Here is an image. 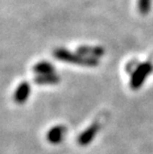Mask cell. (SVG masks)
I'll return each instance as SVG.
<instances>
[{
    "mask_svg": "<svg viewBox=\"0 0 153 154\" xmlns=\"http://www.w3.org/2000/svg\"><path fill=\"white\" fill-rule=\"evenodd\" d=\"M54 57L65 63H70L74 65L84 67H96L99 65V60L96 58H90L87 56H84L80 53H73L67 49L59 48L54 51Z\"/></svg>",
    "mask_w": 153,
    "mask_h": 154,
    "instance_id": "obj_1",
    "label": "cell"
},
{
    "mask_svg": "<svg viewBox=\"0 0 153 154\" xmlns=\"http://www.w3.org/2000/svg\"><path fill=\"white\" fill-rule=\"evenodd\" d=\"M152 64L150 62L139 64L137 68L132 72L131 78H130L129 86L133 91H136L142 87L144 82L147 79L148 75L152 72Z\"/></svg>",
    "mask_w": 153,
    "mask_h": 154,
    "instance_id": "obj_2",
    "label": "cell"
},
{
    "mask_svg": "<svg viewBox=\"0 0 153 154\" xmlns=\"http://www.w3.org/2000/svg\"><path fill=\"white\" fill-rule=\"evenodd\" d=\"M99 130V124L97 122H93L92 125L84 129V131L79 135L77 139V142L81 146H87L89 145L93 140L94 137L96 136L97 132Z\"/></svg>",
    "mask_w": 153,
    "mask_h": 154,
    "instance_id": "obj_3",
    "label": "cell"
},
{
    "mask_svg": "<svg viewBox=\"0 0 153 154\" xmlns=\"http://www.w3.org/2000/svg\"><path fill=\"white\" fill-rule=\"evenodd\" d=\"M30 91L31 88L28 82H22L18 86V88H16L14 96H13V100L18 104L25 103L26 100H28L29 96H30Z\"/></svg>",
    "mask_w": 153,
    "mask_h": 154,
    "instance_id": "obj_4",
    "label": "cell"
},
{
    "mask_svg": "<svg viewBox=\"0 0 153 154\" xmlns=\"http://www.w3.org/2000/svg\"><path fill=\"white\" fill-rule=\"evenodd\" d=\"M66 127L63 125H56L47 132V140L52 144H59L63 141L66 134Z\"/></svg>",
    "mask_w": 153,
    "mask_h": 154,
    "instance_id": "obj_5",
    "label": "cell"
},
{
    "mask_svg": "<svg viewBox=\"0 0 153 154\" xmlns=\"http://www.w3.org/2000/svg\"><path fill=\"white\" fill-rule=\"evenodd\" d=\"M77 52L84 56H87L90 58H99L105 55V49L96 46H80L77 49Z\"/></svg>",
    "mask_w": 153,
    "mask_h": 154,
    "instance_id": "obj_6",
    "label": "cell"
},
{
    "mask_svg": "<svg viewBox=\"0 0 153 154\" xmlns=\"http://www.w3.org/2000/svg\"><path fill=\"white\" fill-rule=\"evenodd\" d=\"M35 84L39 86H47V85H56L60 82V77L57 75H39L34 79Z\"/></svg>",
    "mask_w": 153,
    "mask_h": 154,
    "instance_id": "obj_7",
    "label": "cell"
},
{
    "mask_svg": "<svg viewBox=\"0 0 153 154\" xmlns=\"http://www.w3.org/2000/svg\"><path fill=\"white\" fill-rule=\"evenodd\" d=\"M33 71L38 76L39 75H50V74H54L55 68L53 65L50 63H47V62H40V63H37L33 67Z\"/></svg>",
    "mask_w": 153,
    "mask_h": 154,
    "instance_id": "obj_8",
    "label": "cell"
},
{
    "mask_svg": "<svg viewBox=\"0 0 153 154\" xmlns=\"http://www.w3.org/2000/svg\"><path fill=\"white\" fill-rule=\"evenodd\" d=\"M152 0H137L138 10L141 15H146L150 10Z\"/></svg>",
    "mask_w": 153,
    "mask_h": 154,
    "instance_id": "obj_9",
    "label": "cell"
}]
</instances>
